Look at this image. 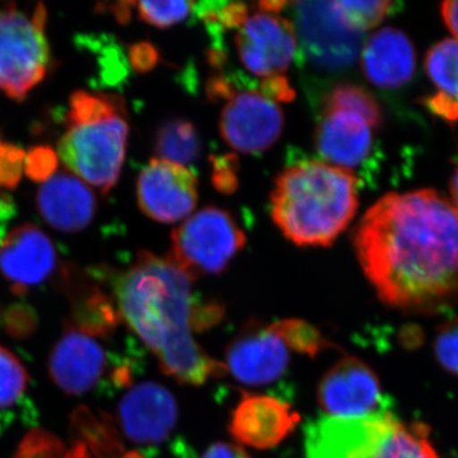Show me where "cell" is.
<instances>
[{
  "mask_svg": "<svg viewBox=\"0 0 458 458\" xmlns=\"http://www.w3.org/2000/svg\"><path fill=\"white\" fill-rule=\"evenodd\" d=\"M29 375L16 355L0 346V409L16 403L26 391Z\"/></svg>",
  "mask_w": 458,
  "mask_h": 458,
  "instance_id": "83f0119b",
  "label": "cell"
},
{
  "mask_svg": "<svg viewBox=\"0 0 458 458\" xmlns=\"http://www.w3.org/2000/svg\"><path fill=\"white\" fill-rule=\"evenodd\" d=\"M289 349L270 325H247L225 351V370L247 386H264L284 375Z\"/></svg>",
  "mask_w": 458,
  "mask_h": 458,
  "instance_id": "4fadbf2b",
  "label": "cell"
},
{
  "mask_svg": "<svg viewBox=\"0 0 458 458\" xmlns=\"http://www.w3.org/2000/svg\"><path fill=\"white\" fill-rule=\"evenodd\" d=\"M105 366L106 354L101 344L78 328H68L51 352V378L68 394L92 390L101 379Z\"/></svg>",
  "mask_w": 458,
  "mask_h": 458,
  "instance_id": "e0dca14e",
  "label": "cell"
},
{
  "mask_svg": "<svg viewBox=\"0 0 458 458\" xmlns=\"http://www.w3.org/2000/svg\"><path fill=\"white\" fill-rule=\"evenodd\" d=\"M65 123L57 157L75 176L107 194L119 181L128 144L123 99L110 93L77 90L69 98Z\"/></svg>",
  "mask_w": 458,
  "mask_h": 458,
  "instance_id": "277c9868",
  "label": "cell"
},
{
  "mask_svg": "<svg viewBox=\"0 0 458 458\" xmlns=\"http://www.w3.org/2000/svg\"><path fill=\"white\" fill-rule=\"evenodd\" d=\"M245 245V232L232 214L207 207L174 229L168 259L195 280L221 274Z\"/></svg>",
  "mask_w": 458,
  "mask_h": 458,
  "instance_id": "8992f818",
  "label": "cell"
},
{
  "mask_svg": "<svg viewBox=\"0 0 458 458\" xmlns=\"http://www.w3.org/2000/svg\"><path fill=\"white\" fill-rule=\"evenodd\" d=\"M434 354L442 369L458 376V318L448 319L437 331Z\"/></svg>",
  "mask_w": 458,
  "mask_h": 458,
  "instance_id": "f546056e",
  "label": "cell"
},
{
  "mask_svg": "<svg viewBox=\"0 0 458 458\" xmlns=\"http://www.w3.org/2000/svg\"><path fill=\"white\" fill-rule=\"evenodd\" d=\"M426 69L439 93L458 101V40L434 45L428 53Z\"/></svg>",
  "mask_w": 458,
  "mask_h": 458,
  "instance_id": "603a6c76",
  "label": "cell"
},
{
  "mask_svg": "<svg viewBox=\"0 0 458 458\" xmlns=\"http://www.w3.org/2000/svg\"><path fill=\"white\" fill-rule=\"evenodd\" d=\"M427 106L432 113L438 114L448 122L458 120V101L438 93L427 99Z\"/></svg>",
  "mask_w": 458,
  "mask_h": 458,
  "instance_id": "e575fe53",
  "label": "cell"
},
{
  "mask_svg": "<svg viewBox=\"0 0 458 458\" xmlns=\"http://www.w3.org/2000/svg\"><path fill=\"white\" fill-rule=\"evenodd\" d=\"M370 458H439L429 439V430L420 423L394 420Z\"/></svg>",
  "mask_w": 458,
  "mask_h": 458,
  "instance_id": "44dd1931",
  "label": "cell"
},
{
  "mask_svg": "<svg viewBox=\"0 0 458 458\" xmlns=\"http://www.w3.org/2000/svg\"><path fill=\"white\" fill-rule=\"evenodd\" d=\"M201 458H251L242 448L227 442H216L204 452Z\"/></svg>",
  "mask_w": 458,
  "mask_h": 458,
  "instance_id": "8d00e7d4",
  "label": "cell"
},
{
  "mask_svg": "<svg viewBox=\"0 0 458 458\" xmlns=\"http://www.w3.org/2000/svg\"><path fill=\"white\" fill-rule=\"evenodd\" d=\"M316 147L327 164L349 170L369 156L372 126L360 114L325 108L316 128Z\"/></svg>",
  "mask_w": 458,
  "mask_h": 458,
  "instance_id": "d6986e66",
  "label": "cell"
},
{
  "mask_svg": "<svg viewBox=\"0 0 458 458\" xmlns=\"http://www.w3.org/2000/svg\"><path fill=\"white\" fill-rule=\"evenodd\" d=\"M396 420L388 411L369 417H325L303 430L304 458H370Z\"/></svg>",
  "mask_w": 458,
  "mask_h": 458,
  "instance_id": "9c48e42d",
  "label": "cell"
},
{
  "mask_svg": "<svg viewBox=\"0 0 458 458\" xmlns=\"http://www.w3.org/2000/svg\"><path fill=\"white\" fill-rule=\"evenodd\" d=\"M259 92L273 99L276 104L278 102H291L295 98L294 89L291 83L286 80L285 75H274V77L265 78L261 81Z\"/></svg>",
  "mask_w": 458,
  "mask_h": 458,
  "instance_id": "836d02e7",
  "label": "cell"
},
{
  "mask_svg": "<svg viewBox=\"0 0 458 458\" xmlns=\"http://www.w3.org/2000/svg\"><path fill=\"white\" fill-rule=\"evenodd\" d=\"M59 157L50 147H35L30 150L25 159L27 176L35 182H47L56 174Z\"/></svg>",
  "mask_w": 458,
  "mask_h": 458,
  "instance_id": "1f68e13d",
  "label": "cell"
},
{
  "mask_svg": "<svg viewBox=\"0 0 458 458\" xmlns=\"http://www.w3.org/2000/svg\"><path fill=\"white\" fill-rule=\"evenodd\" d=\"M22 148L0 140V189H16L25 170Z\"/></svg>",
  "mask_w": 458,
  "mask_h": 458,
  "instance_id": "4dcf8cb0",
  "label": "cell"
},
{
  "mask_svg": "<svg viewBox=\"0 0 458 458\" xmlns=\"http://www.w3.org/2000/svg\"><path fill=\"white\" fill-rule=\"evenodd\" d=\"M327 110H343L360 114L372 128L381 125L382 114L375 98L366 89L354 84H339L328 93L325 101Z\"/></svg>",
  "mask_w": 458,
  "mask_h": 458,
  "instance_id": "d4e9b609",
  "label": "cell"
},
{
  "mask_svg": "<svg viewBox=\"0 0 458 458\" xmlns=\"http://www.w3.org/2000/svg\"><path fill=\"white\" fill-rule=\"evenodd\" d=\"M192 280L168 256L143 251L114 283L123 321L155 354L165 375L186 386H201L227 373L194 337L221 321L223 307L200 302Z\"/></svg>",
  "mask_w": 458,
  "mask_h": 458,
  "instance_id": "7a4b0ae2",
  "label": "cell"
},
{
  "mask_svg": "<svg viewBox=\"0 0 458 458\" xmlns=\"http://www.w3.org/2000/svg\"><path fill=\"white\" fill-rule=\"evenodd\" d=\"M442 16L450 31L458 38V2L443 3Z\"/></svg>",
  "mask_w": 458,
  "mask_h": 458,
  "instance_id": "74e56055",
  "label": "cell"
},
{
  "mask_svg": "<svg viewBox=\"0 0 458 458\" xmlns=\"http://www.w3.org/2000/svg\"><path fill=\"white\" fill-rule=\"evenodd\" d=\"M236 157L225 156L214 159L213 182L219 191L231 194L237 186Z\"/></svg>",
  "mask_w": 458,
  "mask_h": 458,
  "instance_id": "d6a6232c",
  "label": "cell"
},
{
  "mask_svg": "<svg viewBox=\"0 0 458 458\" xmlns=\"http://www.w3.org/2000/svg\"><path fill=\"white\" fill-rule=\"evenodd\" d=\"M318 401L327 417H369L381 412V382L369 364L360 358L345 357L322 377Z\"/></svg>",
  "mask_w": 458,
  "mask_h": 458,
  "instance_id": "7c38bea8",
  "label": "cell"
},
{
  "mask_svg": "<svg viewBox=\"0 0 458 458\" xmlns=\"http://www.w3.org/2000/svg\"><path fill=\"white\" fill-rule=\"evenodd\" d=\"M13 458H87L86 448L68 450L64 443L47 430H31Z\"/></svg>",
  "mask_w": 458,
  "mask_h": 458,
  "instance_id": "4316f807",
  "label": "cell"
},
{
  "mask_svg": "<svg viewBox=\"0 0 458 458\" xmlns=\"http://www.w3.org/2000/svg\"><path fill=\"white\" fill-rule=\"evenodd\" d=\"M300 420V414L285 401L245 393L232 412L228 429L241 445L270 450L291 436Z\"/></svg>",
  "mask_w": 458,
  "mask_h": 458,
  "instance_id": "5bb4252c",
  "label": "cell"
},
{
  "mask_svg": "<svg viewBox=\"0 0 458 458\" xmlns=\"http://www.w3.org/2000/svg\"><path fill=\"white\" fill-rule=\"evenodd\" d=\"M201 141L194 123L183 119L165 123L156 135L158 158L174 164H191L200 155Z\"/></svg>",
  "mask_w": 458,
  "mask_h": 458,
  "instance_id": "7402d4cb",
  "label": "cell"
},
{
  "mask_svg": "<svg viewBox=\"0 0 458 458\" xmlns=\"http://www.w3.org/2000/svg\"><path fill=\"white\" fill-rule=\"evenodd\" d=\"M134 5L141 21L161 30L183 22L195 7L192 2H140Z\"/></svg>",
  "mask_w": 458,
  "mask_h": 458,
  "instance_id": "f1b7e54d",
  "label": "cell"
},
{
  "mask_svg": "<svg viewBox=\"0 0 458 458\" xmlns=\"http://www.w3.org/2000/svg\"><path fill=\"white\" fill-rule=\"evenodd\" d=\"M334 5L344 25L352 31L363 33L375 29L382 22L393 3L386 0H376V2L340 0V2H334Z\"/></svg>",
  "mask_w": 458,
  "mask_h": 458,
  "instance_id": "484cf974",
  "label": "cell"
},
{
  "mask_svg": "<svg viewBox=\"0 0 458 458\" xmlns=\"http://www.w3.org/2000/svg\"><path fill=\"white\" fill-rule=\"evenodd\" d=\"M284 128L279 105L259 90H234L219 119L223 140L243 155L265 152L278 141Z\"/></svg>",
  "mask_w": 458,
  "mask_h": 458,
  "instance_id": "ba28073f",
  "label": "cell"
},
{
  "mask_svg": "<svg viewBox=\"0 0 458 458\" xmlns=\"http://www.w3.org/2000/svg\"><path fill=\"white\" fill-rule=\"evenodd\" d=\"M38 208L51 227L64 233H75L92 222L96 198L80 177L69 172H56L38 190Z\"/></svg>",
  "mask_w": 458,
  "mask_h": 458,
  "instance_id": "ac0fdd59",
  "label": "cell"
},
{
  "mask_svg": "<svg viewBox=\"0 0 458 458\" xmlns=\"http://www.w3.org/2000/svg\"><path fill=\"white\" fill-rule=\"evenodd\" d=\"M293 7L297 35L315 64L342 69L357 59L361 33L344 25L334 2H300Z\"/></svg>",
  "mask_w": 458,
  "mask_h": 458,
  "instance_id": "30bf717a",
  "label": "cell"
},
{
  "mask_svg": "<svg viewBox=\"0 0 458 458\" xmlns=\"http://www.w3.org/2000/svg\"><path fill=\"white\" fill-rule=\"evenodd\" d=\"M274 333L278 334L288 349L315 358L319 352L334 349L335 345L327 342L318 328L303 319L288 318L270 324Z\"/></svg>",
  "mask_w": 458,
  "mask_h": 458,
  "instance_id": "cb8c5ba5",
  "label": "cell"
},
{
  "mask_svg": "<svg viewBox=\"0 0 458 458\" xmlns=\"http://www.w3.org/2000/svg\"><path fill=\"white\" fill-rule=\"evenodd\" d=\"M234 45L246 71L265 80L283 75L293 63L297 30L279 13L258 9L238 27Z\"/></svg>",
  "mask_w": 458,
  "mask_h": 458,
  "instance_id": "52a82bcc",
  "label": "cell"
},
{
  "mask_svg": "<svg viewBox=\"0 0 458 458\" xmlns=\"http://www.w3.org/2000/svg\"><path fill=\"white\" fill-rule=\"evenodd\" d=\"M352 242L387 306L436 313L458 302V209L434 190L385 195L361 218Z\"/></svg>",
  "mask_w": 458,
  "mask_h": 458,
  "instance_id": "6da1fadb",
  "label": "cell"
},
{
  "mask_svg": "<svg viewBox=\"0 0 458 458\" xmlns=\"http://www.w3.org/2000/svg\"><path fill=\"white\" fill-rule=\"evenodd\" d=\"M137 198L141 212L153 221H185L198 204L197 174L188 165L153 158L140 172Z\"/></svg>",
  "mask_w": 458,
  "mask_h": 458,
  "instance_id": "8fae6325",
  "label": "cell"
},
{
  "mask_svg": "<svg viewBox=\"0 0 458 458\" xmlns=\"http://www.w3.org/2000/svg\"><path fill=\"white\" fill-rule=\"evenodd\" d=\"M157 60L156 51L150 45L138 44L131 49V63L137 71H149Z\"/></svg>",
  "mask_w": 458,
  "mask_h": 458,
  "instance_id": "d590c367",
  "label": "cell"
},
{
  "mask_svg": "<svg viewBox=\"0 0 458 458\" xmlns=\"http://www.w3.org/2000/svg\"><path fill=\"white\" fill-rule=\"evenodd\" d=\"M270 201L274 223L294 245L330 246L357 213V179L327 162H301L276 177Z\"/></svg>",
  "mask_w": 458,
  "mask_h": 458,
  "instance_id": "3957f363",
  "label": "cell"
},
{
  "mask_svg": "<svg viewBox=\"0 0 458 458\" xmlns=\"http://www.w3.org/2000/svg\"><path fill=\"white\" fill-rule=\"evenodd\" d=\"M360 65L370 83L379 89H399L414 74V47L399 30H381L373 33L364 45Z\"/></svg>",
  "mask_w": 458,
  "mask_h": 458,
  "instance_id": "ffe728a7",
  "label": "cell"
},
{
  "mask_svg": "<svg viewBox=\"0 0 458 458\" xmlns=\"http://www.w3.org/2000/svg\"><path fill=\"white\" fill-rule=\"evenodd\" d=\"M47 21L42 3L32 13L14 4L0 7V90L14 101H23L49 72Z\"/></svg>",
  "mask_w": 458,
  "mask_h": 458,
  "instance_id": "5b68a950",
  "label": "cell"
},
{
  "mask_svg": "<svg viewBox=\"0 0 458 458\" xmlns=\"http://www.w3.org/2000/svg\"><path fill=\"white\" fill-rule=\"evenodd\" d=\"M55 267V247L38 225H20L0 242V273L13 289L41 284Z\"/></svg>",
  "mask_w": 458,
  "mask_h": 458,
  "instance_id": "2e32d148",
  "label": "cell"
},
{
  "mask_svg": "<svg viewBox=\"0 0 458 458\" xmlns=\"http://www.w3.org/2000/svg\"><path fill=\"white\" fill-rule=\"evenodd\" d=\"M179 408L171 391L156 382L132 387L119 405V420L125 436L140 445H158L174 432Z\"/></svg>",
  "mask_w": 458,
  "mask_h": 458,
  "instance_id": "9a60e30c",
  "label": "cell"
},
{
  "mask_svg": "<svg viewBox=\"0 0 458 458\" xmlns=\"http://www.w3.org/2000/svg\"><path fill=\"white\" fill-rule=\"evenodd\" d=\"M451 195L452 199H454V203L456 204L454 207L458 209V168L451 180Z\"/></svg>",
  "mask_w": 458,
  "mask_h": 458,
  "instance_id": "f35d334b",
  "label": "cell"
}]
</instances>
